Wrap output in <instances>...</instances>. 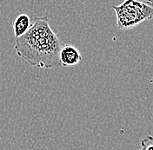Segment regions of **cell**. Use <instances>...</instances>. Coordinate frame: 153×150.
<instances>
[{
	"label": "cell",
	"mask_w": 153,
	"mask_h": 150,
	"mask_svg": "<svg viewBox=\"0 0 153 150\" xmlns=\"http://www.w3.org/2000/svg\"><path fill=\"white\" fill-rule=\"evenodd\" d=\"M65 44L49 24L47 17H36L29 30L15 40L17 55L30 65L40 69H55L61 65L59 53Z\"/></svg>",
	"instance_id": "1"
},
{
	"label": "cell",
	"mask_w": 153,
	"mask_h": 150,
	"mask_svg": "<svg viewBox=\"0 0 153 150\" xmlns=\"http://www.w3.org/2000/svg\"><path fill=\"white\" fill-rule=\"evenodd\" d=\"M112 8L117 16L118 30H130L145 20L153 18V7L146 2L124 0L121 4L115 5Z\"/></svg>",
	"instance_id": "2"
},
{
	"label": "cell",
	"mask_w": 153,
	"mask_h": 150,
	"mask_svg": "<svg viewBox=\"0 0 153 150\" xmlns=\"http://www.w3.org/2000/svg\"><path fill=\"white\" fill-rule=\"evenodd\" d=\"M59 60L64 67L78 64L82 60V55L75 46L71 44H64L59 53Z\"/></svg>",
	"instance_id": "3"
},
{
	"label": "cell",
	"mask_w": 153,
	"mask_h": 150,
	"mask_svg": "<svg viewBox=\"0 0 153 150\" xmlns=\"http://www.w3.org/2000/svg\"><path fill=\"white\" fill-rule=\"evenodd\" d=\"M31 25L30 18L27 14L22 13L15 18L13 22V32L15 38H19L24 36Z\"/></svg>",
	"instance_id": "4"
},
{
	"label": "cell",
	"mask_w": 153,
	"mask_h": 150,
	"mask_svg": "<svg viewBox=\"0 0 153 150\" xmlns=\"http://www.w3.org/2000/svg\"><path fill=\"white\" fill-rule=\"evenodd\" d=\"M139 150H153V136L148 135L141 141V149Z\"/></svg>",
	"instance_id": "5"
},
{
	"label": "cell",
	"mask_w": 153,
	"mask_h": 150,
	"mask_svg": "<svg viewBox=\"0 0 153 150\" xmlns=\"http://www.w3.org/2000/svg\"><path fill=\"white\" fill-rule=\"evenodd\" d=\"M147 4H149L150 5H152L153 7V0H145Z\"/></svg>",
	"instance_id": "6"
}]
</instances>
